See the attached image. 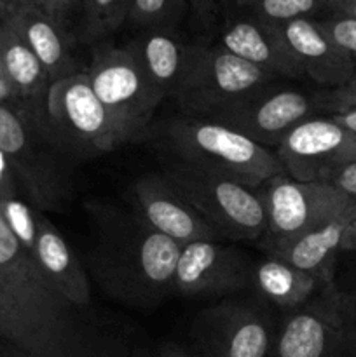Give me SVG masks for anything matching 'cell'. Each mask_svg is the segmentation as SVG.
Returning a JSON list of instances; mask_svg holds the SVG:
<instances>
[{
  "label": "cell",
  "instance_id": "obj_27",
  "mask_svg": "<svg viewBox=\"0 0 356 357\" xmlns=\"http://www.w3.org/2000/svg\"><path fill=\"white\" fill-rule=\"evenodd\" d=\"M318 23L330 35L332 40L356 61V20L328 13L318 17Z\"/></svg>",
  "mask_w": 356,
  "mask_h": 357
},
{
  "label": "cell",
  "instance_id": "obj_29",
  "mask_svg": "<svg viewBox=\"0 0 356 357\" xmlns=\"http://www.w3.org/2000/svg\"><path fill=\"white\" fill-rule=\"evenodd\" d=\"M325 183L332 185L337 190H341L342 194L351 197L353 201H356V160L355 162L346 164V166L339 167L334 173L328 174L325 178Z\"/></svg>",
  "mask_w": 356,
  "mask_h": 357
},
{
  "label": "cell",
  "instance_id": "obj_6",
  "mask_svg": "<svg viewBox=\"0 0 356 357\" xmlns=\"http://www.w3.org/2000/svg\"><path fill=\"white\" fill-rule=\"evenodd\" d=\"M35 121L72 159L112 152L126 143L121 129L94 94L86 72L51 82L44 110Z\"/></svg>",
  "mask_w": 356,
  "mask_h": 357
},
{
  "label": "cell",
  "instance_id": "obj_8",
  "mask_svg": "<svg viewBox=\"0 0 356 357\" xmlns=\"http://www.w3.org/2000/svg\"><path fill=\"white\" fill-rule=\"evenodd\" d=\"M278 79L274 73L230 54L222 45L194 44L191 70L177 100L181 114L205 117Z\"/></svg>",
  "mask_w": 356,
  "mask_h": 357
},
{
  "label": "cell",
  "instance_id": "obj_35",
  "mask_svg": "<svg viewBox=\"0 0 356 357\" xmlns=\"http://www.w3.org/2000/svg\"><path fill=\"white\" fill-rule=\"evenodd\" d=\"M342 251L356 253V216L351 220L348 230H346L344 241H342Z\"/></svg>",
  "mask_w": 356,
  "mask_h": 357
},
{
  "label": "cell",
  "instance_id": "obj_33",
  "mask_svg": "<svg viewBox=\"0 0 356 357\" xmlns=\"http://www.w3.org/2000/svg\"><path fill=\"white\" fill-rule=\"evenodd\" d=\"M0 105H13V107L20 105V98H17L16 89H14L9 77L3 72L2 63H0Z\"/></svg>",
  "mask_w": 356,
  "mask_h": 357
},
{
  "label": "cell",
  "instance_id": "obj_1",
  "mask_svg": "<svg viewBox=\"0 0 356 357\" xmlns=\"http://www.w3.org/2000/svg\"><path fill=\"white\" fill-rule=\"evenodd\" d=\"M0 342L30 357H115L121 344L93 309L61 295L0 211Z\"/></svg>",
  "mask_w": 356,
  "mask_h": 357
},
{
  "label": "cell",
  "instance_id": "obj_19",
  "mask_svg": "<svg viewBox=\"0 0 356 357\" xmlns=\"http://www.w3.org/2000/svg\"><path fill=\"white\" fill-rule=\"evenodd\" d=\"M126 47L161 96H178L191 70L194 44L181 40L173 28H149Z\"/></svg>",
  "mask_w": 356,
  "mask_h": 357
},
{
  "label": "cell",
  "instance_id": "obj_12",
  "mask_svg": "<svg viewBox=\"0 0 356 357\" xmlns=\"http://www.w3.org/2000/svg\"><path fill=\"white\" fill-rule=\"evenodd\" d=\"M276 157L290 178L325 181L339 167L356 160V132L328 117L299 122L276 146Z\"/></svg>",
  "mask_w": 356,
  "mask_h": 357
},
{
  "label": "cell",
  "instance_id": "obj_23",
  "mask_svg": "<svg viewBox=\"0 0 356 357\" xmlns=\"http://www.w3.org/2000/svg\"><path fill=\"white\" fill-rule=\"evenodd\" d=\"M356 216V204L342 215L328 220L323 225L302 234L292 241L269 248L271 255L281 258L286 264L332 278V267L339 251H342V241L351 220Z\"/></svg>",
  "mask_w": 356,
  "mask_h": 357
},
{
  "label": "cell",
  "instance_id": "obj_40",
  "mask_svg": "<svg viewBox=\"0 0 356 357\" xmlns=\"http://www.w3.org/2000/svg\"><path fill=\"white\" fill-rule=\"evenodd\" d=\"M230 2H232L237 9H248V7L253 3V0H230Z\"/></svg>",
  "mask_w": 356,
  "mask_h": 357
},
{
  "label": "cell",
  "instance_id": "obj_28",
  "mask_svg": "<svg viewBox=\"0 0 356 357\" xmlns=\"http://www.w3.org/2000/svg\"><path fill=\"white\" fill-rule=\"evenodd\" d=\"M318 105L325 110H330L332 114L344 110H355L356 108V73L348 84L337 87V89H328L325 96L318 100Z\"/></svg>",
  "mask_w": 356,
  "mask_h": 357
},
{
  "label": "cell",
  "instance_id": "obj_25",
  "mask_svg": "<svg viewBox=\"0 0 356 357\" xmlns=\"http://www.w3.org/2000/svg\"><path fill=\"white\" fill-rule=\"evenodd\" d=\"M131 0H87L82 40L93 42L117 30L128 20Z\"/></svg>",
  "mask_w": 356,
  "mask_h": 357
},
{
  "label": "cell",
  "instance_id": "obj_41",
  "mask_svg": "<svg viewBox=\"0 0 356 357\" xmlns=\"http://www.w3.org/2000/svg\"><path fill=\"white\" fill-rule=\"evenodd\" d=\"M348 2H353V0H328V9L327 13H330L332 9H335V7L342 6V3H348ZM325 13V14H327Z\"/></svg>",
  "mask_w": 356,
  "mask_h": 357
},
{
  "label": "cell",
  "instance_id": "obj_13",
  "mask_svg": "<svg viewBox=\"0 0 356 357\" xmlns=\"http://www.w3.org/2000/svg\"><path fill=\"white\" fill-rule=\"evenodd\" d=\"M198 357H269L276 330L271 317L248 303H225L198 316Z\"/></svg>",
  "mask_w": 356,
  "mask_h": 357
},
{
  "label": "cell",
  "instance_id": "obj_36",
  "mask_svg": "<svg viewBox=\"0 0 356 357\" xmlns=\"http://www.w3.org/2000/svg\"><path fill=\"white\" fill-rule=\"evenodd\" d=\"M330 14H341V16H348V17H353V20H356V0L335 7V9L330 10Z\"/></svg>",
  "mask_w": 356,
  "mask_h": 357
},
{
  "label": "cell",
  "instance_id": "obj_37",
  "mask_svg": "<svg viewBox=\"0 0 356 357\" xmlns=\"http://www.w3.org/2000/svg\"><path fill=\"white\" fill-rule=\"evenodd\" d=\"M157 357H198L194 354H191V352L184 351L181 347H175V345H168V347H164L163 351L157 354Z\"/></svg>",
  "mask_w": 356,
  "mask_h": 357
},
{
  "label": "cell",
  "instance_id": "obj_5",
  "mask_svg": "<svg viewBox=\"0 0 356 357\" xmlns=\"http://www.w3.org/2000/svg\"><path fill=\"white\" fill-rule=\"evenodd\" d=\"M161 176L222 237L253 241L267 232V213L262 190L201 169L184 160L168 159Z\"/></svg>",
  "mask_w": 356,
  "mask_h": 357
},
{
  "label": "cell",
  "instance_id": "obj_9",
  "mask_svg": "<svg viewBox=\"0 0 356 357\" xmlns=\"http://www.w3.org/2000/svg\"><path fill=\"white\" fill-rule=\"evenodd\" d=\"M262 195L267 213L269 248L295 239L356 204L325 181H299L286 173L264 183Z\"/></svg>",
  "mask_w": 356,
  "mask_h": 357
},
{
  "label": "cell",
  "instance_id": "obj_7",
  "mask_svg": "<svg viewBox=\"0 0 356 357\" xmlns=\"http://www.w3.org/2000/svg\"><path fill=\"white\" fill-rule=\"evenodd\" d=\"M86 73L126 143L142 138L164 98L147 80L128 47L100 45Z\"/></svg>",
  "mask_w": 356,
  "mask_h": 357
},
{
  "label": "cell",
  "instance_id": "obj_20",
  "mask_svg": "<svg viewBox=\"0 0 356 357\" xmlns=\"http://www.w3.org/2000/svg\"><path fill=\"white\" fill-rule=\"evenodd\" d=\"M218 45L225 51L262 70L274 73L276 77L299 79L304 77L281 38L271 24L262 23L253 14L230 17L220 31Z\"/></svg>",
  "mask_w": 356,
  "mask_h": 357
},
{
  "label": "cell",
  "instance_id": "obj_24",
  "mask_svg": "<svg viewBox=\"0 0 356 357\" xmlns=\"http://www.w3.org/2000/svg\"><path fill=\"white\" fill-rule=\"evenodd\" d=\"M328 0H253L248 13L271 26L295 20H318L327 13Z\"/></svg>",
  "mask_w": 356,
  "mask_h": 357
},
{
  "label": "cell",
  "instance_id": "obj_18",
  "mask_svg": "<svg viewBox=\"0 0 356 357\" xmlns=\"http://www.w3.org/2000/svg\"><path fill=\"white\" fill-rule=\"evenodd\" d=\"M0 20L7 21L34 51L51 82L79 73V65L70 52L68 33L40 7L14 3L0 9Z\"/></svg>",
  "mask_w": 356,
  "mask_h": 357
},
{
  "label": "cell",
  "instance_id": "obj_15",
  "mask_svg": "<svg viewBox=\"0 0 356 357\" xmlns=\"http://www.w3.org/2000/svg\"><path fill=\"white\" fill-rule=\"evenodd\" d=\"M272 28L313 82L337 89L355 77L356 61L332 40L318 20H295Z\"/></svg>",
  "mask_w": 356,
  "mask_h": 357
},
{
  "label": "cell",
  "instance_id": "obj_34",
  "mask_svg": "<svg viewBox=\"0 0 356 357\" xmlns=\"http://www.w3.org/2000/svg\"><path fill=\"white\" fill-rule=\"evenodd\" d=\"M330 117L334 119L335 122H339L341 126H344L349 131L356 132V108L355 110H344L337 112V114H330Z\"/></svg>",
  "mask_w": 356,
  "mask_h": 357
},
{
  "label": "cell",
  "instance_id": "obj_14",
  "mask_svg": "<svg viewBox=\"0 0 356 357\" xmlns=\"http://www.w3.org/2000/svg\"><path fill=\"white\" fill-rule=\"evenodd\" d=\"M253 281V268L243 253L215 241L181 246L175 272V291L185 296H213L241 291Z\"/></svg>",
  "mask_w": 356,
  "mask_h": 357
},
{
  "label": "cell",
  "instance_id": "obj_22",
  "mask_svg": "<svg viewBox=\"0 0 356 357\" xmlns=\"http://www.w3.org/2000/svg\"><path fill=\"white\" fill-rule=\"evenodd\" d=\"M253 282L262 296L286 310L306 309L318 293L334 291L332 278L300 271L274 255L253 268Z\"/></svg>",
  "mask_w": 356,
  "mask_h": 357
},
{
  "label": "cell",
  "instance_id": "obj_21",
  "mask_svg": "<svg viewBox=\"0 0 356 357\" xmlns=\"http://www.w3.org/2000/svg\"><path fill=\"white\" fill-rule=\"evenodd\" d=\"M0 63L20 98L17 108L37 117L44 110L51 80L34 51L3 20H0Z\"/></svg>",
  "mask_w": 356,
  "mask_h": 357
},
{
  "label": "cell",
  "instance_id": "obj_10",
  "mask_svg": "<svg viewBox=\"0 0 356 357\" xmlns=\"http://www.w3.org/2000/svg\"><path fill=\"white\" fill-rule=\"evenodd\" d=\"M316 107L320 105L309 94L272 82L201 119L218 122L265 149H276L299 122L313 117Z\"/></svg>",
  "mask_w": 356,
  "mask_h": 357
},
{
  "label": "cell",
  "instance_id": "obj_11",
  "mask_svg": "<svg viewBox=\"0 0 356 357\" xmlns=\"http://www.w3.org/2000/svg\"><path fill=\"white\" fill-rule=\"evenodd\" d=\"M272 357H356V323L337 293L320 307L288 314L278 328Z\"/></svg>",
  "mask_w": 356,
  "mask_h": 357
},
{
  "label": "cell",
  "instance_id": "obj_17",
  "mask_svg": "<svg viewBox=\"0 0 356 357\" xmlns=\"http://www.w3.org/2000/svg\"><path fill=\"white\" fill-rule=\"evenodd\" d=\"M23 246L65 298H68L77 307L93 309L89 279L82 264L65 237L45 218L42 211H37L35 227Z\"/></svg>",
  "mask_w": 356,
  "mask_h": 357
},
{
  "label": "cell",
  "instance_id": "obj_39",
  "mask_svg": "<svg viewBox=\"0 0 356 357\" xmlns=\"http://www.w3.org/2000/svg\"><path fill=\"white\" fill-rule=\"evenodd\" d=\"M346 303H348V309H349V314H351L353 321L356 323V296L355 298H346Z\"/></svg>",
  "mask_w": 356,
  "mask_h": 357
},
{
  "label": "cell",
  "instance_id": "obj_31",
  "mask_svg": "<svg viewBox=\"0 0 356 357\" xmlns=\"http://www.w3.org/2000/svg\"><path fill=\"white\" fill-rule=\"evenodd\" d=\"M75 6L77 0H40L38 7L66 30V20H68L70 10Z\"/></svg>",
  "mask_w": 356,
  "mask_h": 357
},
{
  "label": "cell",
  "instance_id": "obj_3",
  "mask_svg": "<svg viewBox=\"0 0 356 357\" xmlns=\"http://www.w3.org/2000/svg\"><path fill=\"white\" fill-rule=\"evenodd\" d=\"M164 142L173 157L201 169L258 188L285 174L271 149L208 119L175 115L163 126Z\"/></svg>",
  "mask_w": 356,
  "mask_h": 357
},
{
  "label": "cell",
  "instance_id": "obj_16",
  "mask_svg": "<svg viewBox=\"0 0 356 357\" xmlns=\"http://www.w3.org/2000/svg\"><path fill=\"white\" fill-rule=\"evenodd\" d=\"M138 213L157 232L185 246L194 241L222 237L191 204L184 201L159 174H147L133 185Z\"/></svg>",
  "mask_w": 356,
  "mask_h": 357
},
{
  "label": "cell",
  "instance_id": "obj_26",
  "mask_svg": "<svg viewBox=\"0 0 356 357\" xmlns=\"http://www.w3.org/2000/svg\"><path fill=\"white\" fill-rule=\"evenodd\" d=\"M187 0H131L128 20L140 28H171Z\"/></svg>",
  "mask_w": 356,
  "mask_h": 357
},
{
  "label": "cell",
  "instance_id": "obj_32",
  "mask_svg": "<svg viewBox=\"0 0 356 357\" xmlns=\"http://www.w3.org/2000/svg\"><path fill=\"white\" fill-rule=\"evenodd\" d=\"M13 195H21L23 197L16 180H14V174L10 171L9 164H7V160L0 153V199L13 197Z\"/></svg>",
  "mask_w": 356,
  "mask_h": 357
},
{
  "label": "cell",
  "instance_id": "obj_2",
  "mask_svg": "<svg viewBox=\"0 0 356 357\" xmlns=\"http://www.w3.org/2000/svg\"><path fill=\"white\" fill-rule=\"evenodd\" d=\"M96 225L93 271L100 284L129 305H156L175 291L181 246L154 230L138 211L91 206Z\"/></svg>",
  "mask_w": 356,
  "mask_h": 357
},
{
  "label": "cell",
  "instance_id": "obj_38",
  "mask_svg": "<svg viewBox=\"0 0 356 357\" xmlns=\"http://www.w3.org/2000/svg\"><path fill=\"white\" fill-rule=\"evenodd\" d=\"M0 357H30V356L23 354V352L17 351V349H14V347H10V345L2 344V342H0Z\"/></svg>",
  "mask_w": 356,
  "mask_h": 357
},
{
  "label": "cell",
  "instance_id": "obj_30",
  "mask_svg": "<svg viewBox=\"0 0 356 357\" xmlns=\"http://www.w3.org/2000/svg\"><path fill=\"white\" fill-rule=\"evenodd\" d=\"M187 6L199 24L209 26L218 16L222 0H187Z\"/></svg>",
  "mask_w": 356,
  "mask_h": 357
},
{
  "label": "cell",
  "instance_id": "obj_4",
  "mask_svg": "<svg viewBox=\"0 0 356 357\" xmlns=\"http://www.w3.org/2000/svg\"><path fill=\"white\" fill-rule=\"evenodd\" d=\"M0 153L31 208L42 213L63 209L72 192V157L13 105H0Z\"/></svg>",
  "mask_w": 356,
  "mask_h": 357
}]
</instances>
